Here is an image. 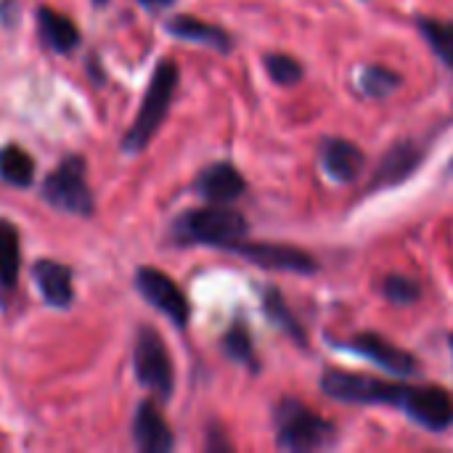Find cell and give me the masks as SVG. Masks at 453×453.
<instances>
[{"mask_svg": "<svg viewBox=\"0 0 453 453\" xmlns=\"http://www.w3.org/2000/svg\"><path fill=\"white\" fill-rule=\"evenodd\" d=\"M417 27L422 32V37L427 40V45L433 48V53L453 69V21H441L433 16H419Z\"/></svg>", "mask_w": 453, "mask_h": 453, "instance_id": "cell-19", "label": "cell"}, {"mask_svg": "<svg viewBox=\"0 0 453 453\" xmlns=\"http://www.w3.org/2000/svg\"><path fill=\"white\" fill-rule=\"evenodd\" d=\"M321 390L340 401V403H358V406H406L411 388L409 385H398V382H388V380H377V377H366V374H350V372H340V369H329L321 377Z\"/></svg>", "mask_w": 453, "mask_h": 453, "instance_id": "cell-4", "label": "cell"}, {"mask_svg": "<svg viewBox=\"0 0 453 453\" xmlns=\"http://www.w3.org/2000/svg\"><path fill=\"white\" fill-rule=\"evenodd\" d=\"M345 348L353 350V353H358V356H364V358H369L372 364L388 369L390 374L406 377V374H414L417 366H419V361L411 353L401 350L398 345H393L390 340H385V337H380L374 332L356 334L350 342H345Z\"/></svg>", "mask_w": 453, "mask_h": 453, "instance_id": "cell-10", "label": "cell"}, {"mask_svg": "<svg viewBox=\"0 0 453 453\" xmlns=\"http://www.w3.org/2000/svg\"><path fill=\"white\" fill-rule=\"evenodd\" d=\"M451 350H453V334H451Z\"/></svg>", "mask_w": 453, "mask_h": 453, "instance_id": "cell-29", "label": "cell"}, {"mask_svg": "<svg viewBox=\"0 0 453 453\" xmlns=\"http://www.w3.org/2000/svg\"><path fill=\"white\" fill-rule=\"evenodd\" d=\"M449 173H451V175H453V162H451V165H449Z\"/></svg>", "mask_w": 453, "mask_h": 453, "instance_id": "cell-28", "label": "cell"}, {"mask_svg": "<svg viewBox=\"0 0 453 453\" xmlns=\"http://www.w3.org/2000/svg\"><path fill=\"white\" fill-rule=\"evenodd\" d=\"M263 64H265L271 80L279 82V85H284V88L297 85L303 80V74H305L303 72V64L297 58H292L289 53H265Z\"/></svg>", "mask_w": 453, "mask_h": 453, "instance_id": "cell-24", "label": "cell"}, {"mask_svg": "<svg viewBox=\"0 0 453 453\" xmlns=\"http://www.w3.org/2000/svg\"><path fill=\"white\" fill-rule=\"evenodd\" d=\"M244 188H247V180L231 162H215L204 167L196 178V191L210 204H231L234 199L244 194Z\"/></svg>", "mask_w": 453, "mask_h": 453, "instance_id": "cell-12", "label": "cell"}, {"mask_svg": "<svg viewBox=\"0 0 453 453\" xmlns=\"http://www.w3.org/2000/svg\"><path fill=\"white\" fill-rule=\"evenodd\" d=\"M35 281L45 303L53 308H66L72 303V271L53 260H40L35 265Z\"/></svg>", "mask_w": 453, "mask_h": 453, "instance_id": "cell-16", "label": "cell"}, {"mask_svg": "<svg viewBox=\"0 0 453 453\" xmlns=\"http://www.w3.org/2000/svg\"><path fill=\"white\" fill-rule=\"evenodd\" d=\"M175 88H178V64L173 58H165L157 64L151 82L146 88L143 104L138 109V117L122 138V149L127 154H138L149 146V141L154 138V133L159 130V125L167 117Z\"/></svg>", "mask_w": 453, "mask_h": 453, "instance_id": "cell-2", "label": "cell"}, {"mask_svg": "<svg viewBox=\"0 0 453 453\" xmlns=\"http://www.w3.org/2000/svg\"><path fill=\"white\" fill-rule=\"evenodd\" d=\"M167 32L180 37V40H188V42H202L218 53H228L234 40L226 29L215 27V24H207V21H199L194 16H175L167 21Z\"/></svg>", "mask_w": 453, "mask_h": 453, "instance_id": "cell-15", "label": "cell"}, {"mask_svg": "<svg viewBox=\"0 0 453 453\" xmlns=\"http://www.w3.org/2000/svg\"><path fill=\"white\" fill-rule=\"evenodd\" d=\"M42 196L56 210H64L69 215H90L93 212V196L85 183V162L80 157L64 159L42 183Z\"/></svg>", "mask_w": 453, "mask_h": 453, "instance_id": "cell-5", "label": "cell"}, {"mask_svg": "<svg viewBox=\"0 0 453 453\" xmlns=\"http://www.w3.org/2000/svg\"><path fill=\"white\" fill-rule=\"evenodd\" d=\"M263 308H265V316H268L279 329H284L300 348H308L305 329L300 326V321L295 319V313L289 311V305H287V300H284V295H281L279 289H268V292L263 295Z\"/></svg>", "mask_w": 453, "mask_h": 453, "instance_id": "cell-18", "label": "cell"}, {"mask_svg": "<svg viewBox=\"0 0 453 453\" xmlns=\"http://www.w3.org/2000/svg\"><path fill=\"white\" fill-rule=\"evenodd\" d=\"M422 159H425V149H422L417 141H401V143H395V146L380 159L369 191L401 186L403 180H409V178L419 170Z\"/></svg>", "mask_w": 453, "mask_h": 453, "instance_id": "cell-11", "label": "cell"}, {"mask_svg": "<svg viewBox=\"0 0 453 453\" xmlns=\"http://www.w3.org/2000/svg\"><path fill=\"white\" fill-rule=\"evenodd\" d=\"M247 231L250 226L244 215L226 204L188 210L173 226V236L180 244H204V247H223V250H234L247 236Z\"/></svg>", "mask_w": 453, "mask_h": 453, "instance_id": "cell-1", "label": "cell"}, {"mask_svg": "<svg viewBox=\"0 0 453 453\" xmlns=\"http://www.w3.org/2000/svg\"><path fill=\"white\" fill-rule=\"evenodd\" d=\"M133 366H135V377L138 382L151 390L157 398L167 401L173 395V385H175V377H173V361H170V353L162 342V337L143 326L138 332V340H135V356H133Z\"/></svg>", "mask_w": 453, "mask_h": 453, "instance_id": "cell-6", "label": "cell"}, {"mask_svg": "<svg viewBox=\"0 0 453 453\" xmlns=\"http://www.w3.org/2000/svg\"><path fill=\"white\" fill-rule=\"evenodd\" d=\"M403 411L430 433H441L453 422V401L443 388H411Z\"/></svg>", "mask_w": 453, "mask_h": 453, "instance_id": "cell-9", "label": "cell"}, {"mask_svg": "<svg viewBox=\"0 0 453 453\" xmlns=\"http://www.w3.org/2000/svg\"><path fill=\"white\" fill-rule=\"evenodd\" d=\"M276 443L284 451H316L334 443V427L295 398H284L276 411Z\"/></svg>", "mask_w": 453, "mask_h": 453, "instance_id": "cell-3", "label": "cell"}, {"mask_svg": "<svg viewBox=\"0 0 453 453\" xmlns=\"http://www.w3.org/2000/svg\"><path fill=\"white\" fill-rule=\"evenodd\" d=\"M0 178L11 186H29L35 180V162L19 146L0 149Z\"/></svg>", "mask_w": 453, "mask_h": 453, "instance_id": "cell-20", "label": "cell"}, {"mask_svg": "<svg viewBox=\"0 0 453 453\" xmlns=\"http://www.w3.org/2000/svg\"><path fill=\"white\" fill-rule=\"evenodd\" d=\"M319 154L326 175L337 183H353L366 167L364 151L345 138H324Z\"/></svg>", "mask_w": 453, "mask_h": 453, "instance_id": "cell-13", "label": "cell"}, {"mask_svg": "<svg viewBox=\"0 0 453 453\" xmlns=\"http://www.w3.org/2000/svg\"><path fill=\"white\" fill-rule=\"evenodd\" d=\"M19 234L8 220H0V287H13L19 276Z\"/></svg>", "mask_w": 453, "mask_h": 453, "instance_id": "cell-21", "label": "cell"}, {"mask_svg": "<svg viewBox=\"0 0 453 453\" xmlns=\"http://www.w3.org/2000/svg\"><path fill=\"white\" fill-rule=\"evenodd\" d=\"M361 90L366 93V96H372V98H385V96H390L395 88H401V74L398 72H393V69H388V66H366L364 72H361Z\"/></svg>", "mask_w": 453, "mask_h": 453, "instance_id": "cell-23", "label": "cell"}, {"mask_svg": "<svg viewBox=\"0 0 453 453\" xmlns=\"http://www.w3.org/2000/svg\"><path fill=\"white\" fill-rule=\"evenodd\" d=\"M93 3H96V5H104V3H106V0H93Z\"/></svg>", "mask_w": 453, "mask_h": 453, "instance_id": "cell-27", "label": "cell"}, {"mask_svg": "<svg viewBox=\"0 0 453 453\" xmlns=\"http://www.w3.org/2000/svg\"><path fill=\"white\" fill-rule=\"evenodd\" d=\"M223 350L228 358H234L236 364L250 366L252 372H257V358H255V348H252V337L250 329L244 324H234L226 337H223Z\"/></svg>", "mask_w": 453, "mask_h": 453, "instance_id": "cell-22", "label": "cell"}, {"mask_svg": "<svg viewBox=\"0 0 453 453\" xmlns=\"http://www.w3.org/2000/svg\"><path fill=\"white\" fill-rule=\"evenodd\" d=\"M231 252L242 255L252 265L268 268V271H284V273H300L311 276L319 271V260L292 244H271V242H239Z\"/></svg>", "mask_w": 453, "mask_h": 453, "instance_id": "cell-7", "label": "cell"}, {"mask_svg": "<svg viewBox=\"0 0 453 453\" xmlns=\"http://www.w3.org/2000/svg\"><path fill=\"white\" fill-rule=\"evenodd\" d=\"M382 292H385V297H388L393 305H414V303L422 297L419 281H414V279H409V276H401V273L388 276Z\"/></svg>", "mask_w": 453, "mask_h": 453, "instance_id": "cell-25", "label": "cell"}, {"mask_svg": "<svg viewBox=\"0 0 453 453\" xmlns=\"http://www.w3.org/2000/svg\"><path fill=\"white\" fill-rule=\"evenodd\" d=\"M135 284H138V292L159 313H165L175 326L183 329L188 324V316H191L188 300H186V295L180 292V287L167 273H162L157 268H141L138 276H135Z\"/></svg>", "mask_w": 453, "mask_h": 453, "instance_id": "cell-8", "label": "cell"}, {"mask_svg": "<svg viewBox=\"0 0 453 453\" xmlns=\"http://www.w3.org/2000/svg\"><path fill=\"white\" fill-rule=\"evenodd\" d=\"M141 3H143V5H146L149 11H159V8H167V5H170L173 0H141Z\"/></svg>", "mask_w": 453, "mask_h": 453, "instance_id": "cell-26", "label": "cell"}, {"mask_svg": "<svg viewBox=\"0 0 453 453\" xmlns=\"http://www.w3.org/2000/svg\"><path fill=\"white\" fill-rule=\"evenodd\" d=\"M133 438L138 449L146 453H167L173 451V433L162 414L154 409V403H141L135 422H133Z\"/></svg>", "mask_w": 453, "mask_h": 453, "instance_id": "cell-14", "label": "cell"}, {"mask_svg": "<svg viewBox=\"0 0 453 453\" xmlns=\"http://www.w3.org/2000/svg\"><path fill=\"white\" fill-rule=\"evenodd\" d=\"M37 27H40V35L42 40L58 50V53H69L77 42H80V35H77V27L69 16L53 11V8H40L37 11Z\"/></svg>", "mask_w": 453, "mask_h": 453, "instance_id": "cell-17", "label": "cell"}]
</instances>
